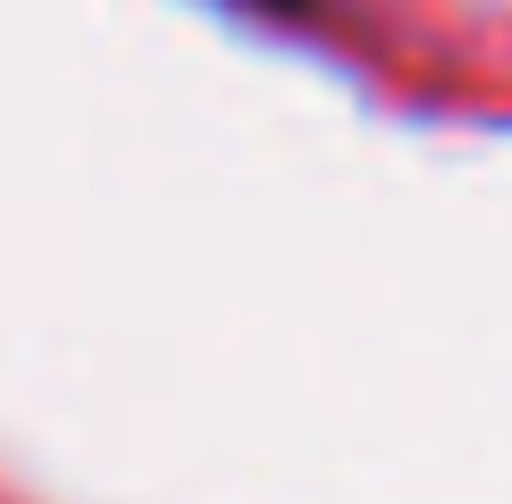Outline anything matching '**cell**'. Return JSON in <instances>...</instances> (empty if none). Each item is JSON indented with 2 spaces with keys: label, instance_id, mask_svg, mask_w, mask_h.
I'll return each instance as SVG.
<instances>
[{
  "label": "cell",
  "instance_id": "cell-1",
  "mask_svg": "<svg viewBox=\"0 0 512 504\" xmlns=\"http://www.w3.org/2000/svg\"><path fill=\"white\" fill-rule=\"evenodd\" d=\"M252 9H277V17H294V9H311V0H252Z\"/></svg>",
  "mask_w": 512,
  "mask_h": 504
}]
</instances>
